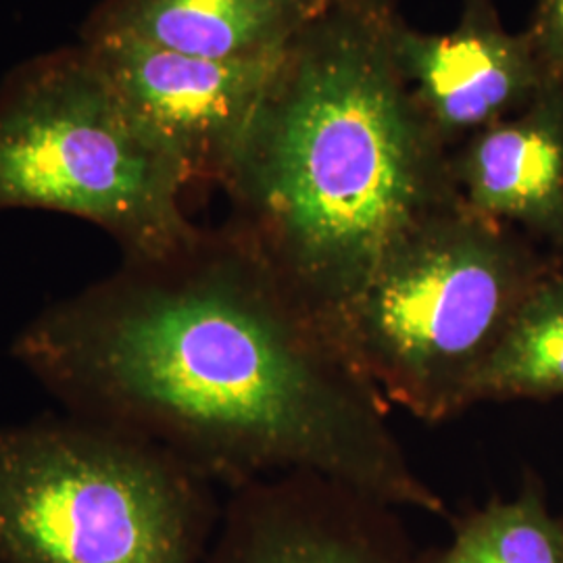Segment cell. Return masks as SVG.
Returning a JSON list of instances; mask_svg holds the SVG:
<instances>
[{
  "mask_svg": "<svg viewBox=\"0 0 563 563\" xmlns=\"http://www.w3.org/2000/svg\"><path fill=\"white\" fill-rule=\"evenodd\" d=\"M207 486L178 455L76 413L0 426V562L197 563Z\"/></svg>",
  "mask_w": 563,
  "mask_h": 563,
  "instance_id": "obj_5",
  "label": "cell"
},
{
  "mask_svg": "<svg viewBox=\"0 0 563 563\" xmlns=\"http://www.w3.org/2000/svg\"><path fill=\"white\" fill-rule=\"evenodd\" d=\"M69 413L132 432L232 488L318 474L443 516L390 405L232 222L48 305L11 344Z\"/></svg>",
  "mask_w": 563,
  "mask_h": 563,
  "instance_id": "obj_1",
  "label": "cell"
},
{
  "mask_svg": "<svg viewBox=\"0 0 563 563\" xmlns=\"http://www.w3.org/2000/svg\"><path fill=\"white\" fill-rule=\"evenodd\" d=\"M462 201L520 230L563 262V80L549 78L520 113L472 134L453 155Z\"/></svg>",
  "mask_w": 563,
  "mask_h": 563,
  "instance_id": "obj_9",
  "label": "cell"
},
{
  "mask_svg": "<svg viewBox=\"0 0 563 563\" xmlns=\"http://www.w3.org/2000/svg\"><path fill=\"white\" fill-rule=\"evenodd\" d=\"M560 262L457 201L393 249L330 339L388 405L444 422L472 407L474 383L518 307Z\"/></svg>",
  "mask_w": 563,
  "mask_h": 563,
  "instance_id": "obj_3",
  "label": "cell"
},
{
  "mask_svg": "<svg viewBox=\"0 0 563 563\" xmlns=\"http://www.w3.org/2000/svg\"><path fill=\"white\" fill-rule=\"evenodd\" d=\"M390 51L413 101L449 148L520 113L551 78L528 30L509 32L495 0H463L460 23L446 34L420 32L397 13Z\"/></svg>",
  "mask_w": 563,
  "mask_h": 563,
  "instance_id": "obj_7",
  "label": "cell"
},
{
  "mask_svg": "<svg viewBox=\"0 0 563 563\" xmlns=\"http://www.w3.org/2000/svg\"><path fill=\"white\" fill-rule=\"evenodd\" d=\"M336 0H102L81 42L132 41L218 60L278 57Z\"/></svg>",
  "mask_w": 563,
  "mask_h": 563,
  "instance_id": "obj_10",
  "label": "cell"
},
{
  "mask_svg": "<svg viewBox=\"0 0 563 563\" xmlns=\"http://www.w3.org/2000/svg\"><path fill=\"white\" fill-rule=\"evenodd\" d=\"M213 563H416L390 505L318 474L234 488Z\"/></svg>",
  "mask_w": 563,
  "mask_h": 563,
  "instance_id": "obj_8",
  "label": "cell"
},
{
  "mask_svg": "<svg viewBox=\"0 0 563 563\" xmlns=\"http://www.w3.org/2000/svg\"><path fill=\"white\" fill-rule=\"evenodd\" d=\"M190 172L153 141L88 48L15 67L0 86V213L92 223L123 260H157L201 232L184 211Z\"/></svg>",
  "mask_w": 563,
  "mask_h": 563,
  "instance_id": "obj_4",
  "label": "cell"
},
{
  "mask_svg": "<svg viewBox=\"0 0 563 563\" xmlns=\"http://www.w3.org/2000/svg\"><path fill=\"white\" fill-rule=\"evenodd\" d=\"M434 563H563V523L544 504L539 484H526L463 520L453 543Z\"/></svg>",
  "mask_w": 563,
  "mask_h": 563,
  "instance_id": "obj_12",
  "label": "cell"
},
{
  "mask_svg": "<svg viewBox=\"0 0 563 563\" xmlns=\"http://www.w3.org/2000/svg\"><path fill=\"white\" fill-rule=\"evenodd\" d=\"M81 44L142 130L169 151L192 180L216 184L239 151L284 57L218 60L132 41Z\"/></svg>",
  "mask_w": 563,
  "mask_h": 563,
  "instance_id": "obj_6",
  "label": "cell"
},
{
  "mask_svg": "<svg viewBox=\"0 0 563 563\" xmlns=\"http://www.w3.org/2000/svg\"><path fill=\"white\" fill-rule=\"evenodd\" d=\"M528 34L547 74L563 80V0H537Z\"/></svg>",
  "mask_w": 563,
  "mask_h": 563,
  "instance_id": "obj_13",
  "label": "cell"
},
{
  "mask_svg": "<svg viewBox=\"0 0 563 563\" xmlns=\"http://www.w3.org/2000/svg\"><path fill=\"white\" fill-rule=\"evenodd\" d=\"M397 0H336L288 46L220 186L330 336L393 249L462 201L453 155L390 51Z\"/></svg>",
  "mask_w": 563,
  "mask_h": 563,
  "instance_id": "obj_2",
  "label": "cell"
},
{
  "mask_svg": "<svg viewBox=\"0 0 563 563\" xmlns=\"http://www.w3.org/2000/svg\"><path fill=\"white\" fill-rule=\"evenodd\" d=\"M551 397H563V262L532 286L472 388V405Z\"/></svg>",
  "mask_w": 563,
  "mask_h": 563,
  "instance_id": "obj_11",
  "label": "cell"
}]
</instances>
